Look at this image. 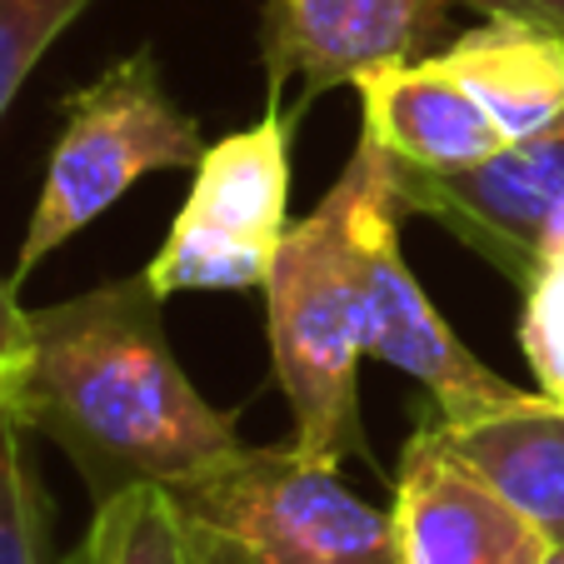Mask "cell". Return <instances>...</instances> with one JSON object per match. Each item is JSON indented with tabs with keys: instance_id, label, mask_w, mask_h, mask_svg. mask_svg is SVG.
Here are the masks:
<instances>
[{
	"instance_id": "1",
	"label": "cell",
	"mask_w": 564,
	"mask_h": 564,
	"mask_svg": "<svg viewBox=\"0 0 564 564\" xmlns=\"http://www.w3.org/2000/svg\"><path fill=\"white\" fill-rule=\"evenodd\" d=\"M31 330L21 430L61 445L96 505L135 485L181 490L246 449L181 370L145 270L31 310Z\"/></svg>"
},
{
	"instance_id": "2",
	"label": "cell",
	"mask_w": 564,
	"mask_h": 564,
	"mask_svg": "<svg viewBox=\"0 0 564 564\" xmlns=\"http://www.w3.org/2000/svg\"><path fill=\"white\" fill-rule=\"evenodd\" d=\"M400 215L405 205L394 195L390 155L360 130L340 181L285 230L265 275L270 370L295 420L290 445L330 465L370 449L360 420L365 256L375 230Z\"/></svg>"
},
{
	"instance_id": "3",
	"label": "cell",
	"mask_w": 564,
	"mask_h": 564,
	"mask_svg": "<svg viewBox=\"0 0 564 564\" xmlns=\"http://www.w3.org/2000/svg\"><path fill=\"white\" fill-rule=\"evenodd\" d=\"M175 500L205 564H400L390 514L300 445H246Z\"/></svg>"
},
{
	"instance_id": "4",
	"label": "cell",
	"mask_w": 564,
	"mask_h": 564,
	"mask_svg": "<svg viewBox=\"0 0 564 564\" xmlns=\"http://www.w3.org/2000/svg\"><path fill=\"white\" fill-rule=\"evenodd\" d=\"M65 130L51 150L31 225H25L21 256L11 280L21 285L45 256L106 215L135 181L155 171H195L205 145L195 116H185L165 90L155 51H130L126 61L65 96Z\"/></svg>"
},
{
	"instance_id": "5",
	"label": "cell",
	"mask_w": 564,
	"mask_h": 564,
	"mask_svg": "<svg viewBox=\"0 0 564 564\" xmlns=\"http://www.w3.org/2000/svg\"><path fill=\"white\" fill-rule=\"evenodd\" d=\"M290 140L295 110L270 100L265 120L215 140L145 280L171 300L181 290H265L290 230Z\"/></svg>"
},
{
	"instance_id": "6",
	"label": "cell",
	"mask_w": 564,
	"mask_h": 564,
	"mask_svg": "<svg viewBox=\"0 0 564 564\" xmlns=\"http://www.w3.org/2000/svg\"><path fill=\"white\" fill-rule=\"evenodd\" d=\"M394 195L405 215L445 225L459 246H469L524 290L540 275L544 235L564 205V120H554L540 135L510 140L490 160L455 175L394 165Z\"/></svg>"
},
{
	"instance_id": "7",
	"label": "cell",
	"mask_w": 564,
	"mask_h": 564,
	"mask_svg": "<svg viewBox=\"0 0 564 564\" xmlns=\"http://www.w3.org/2000/svg\"><path fill=\"white\" fill-rule=\"evenodd\" d=\"M465 0H265L260 65L270 100L290 80L305 96L355 86L365 70L394 61H425Z\"/></svg>"
},
{
	"instance_id": "8",
	"label": "cell",
	"mask_w": 564,
	"mask_h": 564,
	"mask_svg": "<svg viewBox=\"0 0 564 564\" xmlns=\"http://www.w3.org/2000/svg\"><path fill=\"white\" fill-rule=\"evenodd\" d=\"M360 350L425 384L435 405L430 415L440 425H469L524 394L520 384L500 380L479 355H469L449 330V319L430 305L415 270L400 256V220L380 225L365 256Z\"/></svg>"
},
{
	"instance_id": "9",
	"label": "cell",
	"mask_w": 564,
	"mask_h": 564,
	"mask_svg": "<svg viewBox=\"0 0 564 564\" xmlns=\"http://www.w3.org/2000/svg\"><path fill=\"white\" fill-rule=\"evenodd\" d=\"M390 520L400 564H540L550 550L505 495L449 455L430 420L405 445Z\"/></svg>"
},
{
	"instance_id": "10",
	"label": "cell",
	"mask_w": 564,
	"mask_h": 564,
	"mask_svg": "<svg viewBox=\"0 0 564 564\" xmlns=\"http://www.w3.org/2000/svg\"><path fill=\"white\" fill-rule=\"evenodd\" d=\"M355 96L365 116L360 130L400 171L455 175L505 150L500 126L435 55L375 65L355 80Z\"/></svg>"
},
{
	"instance_id": "11",
	"label": "cell",
	"mask_w": 564,
	"mask_h": 564,
	"mask_svg": "<svg viewBox=\"0 0 564 564\" xmlns=\"http://www.w3.org/2000/svg\"><path fill=\"white\" fill-rule=\"evenodd\" d=\"M445 449L465 459L495 495L514 505L544 540H564V405L544 390H524L520 400L469 420L440 425Z\"/></svg>"
},
{
	"instance_id": "12",
	"label": "cell",
	"mask_w": 564,
	"mask_h": 564,
	"mask_svg": "<svg viewBox=\"0 0 564 564\" xmlns=\"http://www.w3.org/2000/svg\"><path fill=\"white\" fill-rule=\"evenodd\" d=\"M435 61L485 106L505 145L564 120V41L554 31L485 15V25L435 51Z\"/></svg>"
},
{
	"instance_id": "13",
	"label": "cell",
	"mask_w": 564,
	"mask_h": 564,
	"mask_svg": "<svg viewBox=\"0 0 564 564\" xmlns=\"http://www.w3.org/2000/svg\"><path fill=\"white\" fill-rule=\"evenodd\" d=\"M61 564H205V550L175 490L135 485L96 505L80 550Z\"/></svg>"
},
{
	"instance_id": "14",
	"label": "cell",
	"mask_w": 564,
	"mask_h": 564,
	"mask_svg": "<svg viewBox=\"0 0 564 564\" xmlns=\"http://www.w3.org/2000/svg\"><path fill=\"white\" fill-rule=\"evenodd\" d=\"M21 435L0 430V564H55V510Z\"/></svg>"
},
{
	"instance_id": "15",
	"label": "cell",
	"mask_w": 564,
	"mask_h": 564,
	"mask_svg": "<svg viewBox=\"0 0 564 564\" xmlns=\"http://www.w3.org/2000/svg\"><path fill=\"white\" fill-rule=\"evenodd\" d=\"M90 0H0V120L41 65V55L86 15Z\"/></svg>"
},
{
	"instance_id": "16",
	"label": "cell",
	"mask_w": 564,
	"mask_h": 564,
	"mask_svg": "<svg viewBox=\"0 0 564 564\" xmlns=\"http://www.w3.org/2000/svg\"><path fill=\"white\" fill-rule=\"evenodd\" d=\"M520 350L550 400L564 405V246L544 256L540 275L524 285Z\"/></svg>"
},
{
	"instance_id": "17",
	"label": "cell",
	"mask_w": 564,
	"mask_h": 564,
	"mask_svg": "<svg viewBox=\"0 0 564 564\" xmlns=\"http://www.w3.org/2000/svg\"><path fill=\"white\" fill-rule=\"evenodd\" d=\"M31 310L15 300V280H0V430H21V394L31 370Z\"/></svg>"
},
{
	"instance_id": "18",
	"label": "cell",
	"mask_w": 564,
	"mask_h": 564,
	"mask_svg": "<svg viewBox=\"0 0 564 564\" xmlns=\"http://www.w3.org/2000/svg\"><path fill=\"white\" fill-rule=\"evenodd\" d=\"M479 6L485 15H510V21H530L540 31H554L564 41V0H465Z\"/></svg>"
},
{
	"instance_id": "19",
	"label": "cell",
	"mask_w": 564,
	"mask_h": 564,
	"mask_svg": "<svg viewBox=\"0 0 564 564\" xmlns=\"http://www.w3.org/2000/svg\"><path fill=\"white\" fill-rule=\"evenodd\" d=\"M540 564H564V540H550V550H544Z\"/></svg>"
}]
</instances>
